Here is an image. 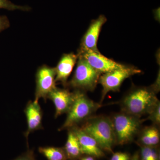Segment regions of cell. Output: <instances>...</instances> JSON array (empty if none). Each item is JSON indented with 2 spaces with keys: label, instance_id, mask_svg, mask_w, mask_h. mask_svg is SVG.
<instances>
[{
  "label": "cell",
  "instance_id": "1",
  "mask_svg": "<svg viewBox=\"0 0 160 160\" xmlns=\"http://www.w3.org/2000/svg\"><path fill=\"white\" fill-rule=\"evenodd\" d=\"M156 93L151 86L133 87L122 101V112L139 118L149 114L159 102Z\"/></svg>",
  "mask_w": 160,
  "mask_h": 160
},
{
  "label": "cell",
  "instance_id": "2",
  "mask_svg": "<svg viewBox=\"0 0 160 160\" xmlns=\"http://www.w3.org/2000/svg\"><path fill=\"white\" fill-rule=\"evenodd\" d=\"M74 92V100L67 112V117L59 130L70 129L83 121L91 118L92 115L102 105L89 99L84 92L76 89Z\"/></svg>",
  "mask_w": 160,
  "mask_h": 160
},
{
  "label": "cell",
  "instance_id": "3",
  "mask_svg": "<svg viewBox=\"0 0 160 160\" xmlns=\"http://www.w3.org/2000/svg\"><path fill=\"white\" fill-rule=\"evenodd\" d=\"M86 121L81 129L93 138L101 149L112 151V146L116 140L111 119L96 117Z\"/></svg>",
  "mask_w": 160,
  "mask_h": 160
},
{
  "label": "cell",
  "instance_id": "4",
  "mask_svg": "<svg viewBox=\"0 0 160 160\" xmlns=\"http://www.w3.org/2000/svg\"><path fill=\"white\" fill-rule=\"evenodd\" d=\"M111 120L115 140L121 145L132 140L139 131L143 122L140 118L123 112L115 115Z\"/></svg>",
  "mask_w": 160,
  "mask_h": 160
},
{
  "label": "cell",
  "instance_id": "5",
  "mask_svg": "<svg viewBox=\"0 0 160 160\" xmlns=\"http://www.w3.org/2000/svg\"><path fill=\"white\" fill-rule=\"evenodd\" d=\"M78 56L76 68L69 86L82 91H93L102 74L92 67L82 57Z\"/></svg>",
  "mask_w": 160,
  "mask_h": 160
},
{
  "label": "cell",
  "instance_id": "6",
  "mask_svg": "<svg viewBox=\"0 0 160 160\" xmlns=\"http://www.w3.org/2000/svg\"><path fill=\"white\" fill-rule=\"evenodd\" d=\"M141 72L142 70L137 67L126 65L122 68L101 75L98 81L102 87L101 102H102L108 92L119 91L121 85L126 79Z\"/></svg>",
  "mask_w": 160,
  "mask_h": 160
},
{
  "label": "cell",
  "instance_id": "7",
  "mask_svg": "<svg viewBox=\"0 0 160 160\" xmlns=\"http://www.w3.org/2000/svg\"><path fill=\"white\" fill-rule=\"evenodd\" d=\"M55 68L43 65L38 69L36 73L35 101L40 98L46 100L48 95L56 87Z\"/></svg>",
  "mask_w": 160,
  "mask_h": 160
},
{
  "label": "cell",
  "instance_id": "8",
  "mask_svg": "<svg viewBox=\"0 0 160 160\" xmlns=\"http://www.w3.org/2000/svg\"><path fill=\"white\" fill-rule=\"evenodd\" d=\"M77 54L83 58L92 67L102 74L122 68L126 65L106 58L101 52L98 53L91 50H78Z\"/></svg>",
  "mask_w": 160,
  "mask_h": 160
},
{
  "label": "cell",
  "instance_id": "9",
  "mask_svg": "<svg viewBox=\"0 0 160 160\" xmlns=\"http://www.w3.org/2000/svg\"><path fill=\"white\" fill-rule=\"evenodd\" d=\"M104 15L101 14L96 19L92 20L86 33L83 35L79 50H91L100 53L98 48V42L102 27L107 22Z\"/></svg>",
  "mask_w": 160,
  "mask_h": 160
},
{
  "label": "cell",
  "instance_id": "10",
  "mask_svg": "<svg viewBox=\"0 0 160 160\" xmlns=\"http://www.w3.org/2000/svg\"><path fill=\"white\" fill-rule=\"evenodd\" d=\"M74 92L56 87L48 95L55 107V118L68 112L74 100Z\"/></svg>",
  "mask_w": 160,
  "mask_h": 160
},
{
  "label": "cell",
  "instance_id": "11",
  "mask_svg": "<svg viewBox=\"0 0 160 160\" xmlns=\"http://www.w3.org/2000/svg\"><path fill=\"white\" fill-rule=\"evenodd\" d=\"M25 112L27 122V130L25 136L27 140L31 132L42 128V112L38 101L29 102L26 105Z\"/></svg>",
  "mask_w": 160,
  "mask_h": 160
},
{
  "label": "cell",
  "instance_id": "12",
  "mask_svg": "<svg viewBox=\"0 0 160 160\" xmlns=\"http://www.w3.org/2000/svg\"><path fill=\"white\" fill-rule=\"evenodd\" d=\"M70 129L73 131L78 138L82 154L84 153L96 157H101L104 155L102 149L96 141L81 128L76 126Z\"/></svg>",
  "mask_w": 160,
  "mask_h": 160
},
{
  "label": "cell",
  "instance_id": "13",
  "mask_svg": "<svg viewBox=\"0 0 160 160\" xmlns=\"http://www.w3.org/2000/svg\"><path fill=\"white\" fill-rule=\"evenodd\" d=\"M78 54L73 53L64 54L55 67L56 82H60L66 86L69 76L77 62Z\"/></svg>",
  "mask_w": 160,
  "mask_h": 160
},
{
  "label": "cell",
  "instance_id": "14",
  "mask_svg": "<svg viewBox=\"0 0 160 160\" xmlns=\"http://www.w3.org/2000/svg\"><path fill=\"white\" fill-rule=\"evenodd\" d=\"M65 151L67 158L72 159L76 158L82 154L78 140L71 129H69Z\"/></svg>",
  "mask_w": 160,
  "mask_h": 160
},
{
  "label": "cell",
  "instance_id": "15",
  "mask_svg": "<svg viewBox=\"0 0 160 160\" xmlns=\"http://www.w3.org/2000/svg\"><path fill=\"white\" fill-rule=\"evenodd\" d=\"M139 139L144 146H156L160 142L159 131L155 126L146 127L141 133Z\"/></svg>",
  "mask_w": 160,
  "mask_h": 160
},
{
  "label": "cell",
  "instance_id": "16",
  "mask_svg": "<svg viewBox=\"0 0 160 160\" xmlns=\"http://www.w3.org/2000/svg\"><path fill=\"white\" fill-rule=\"evenodd\" d=\"M39 152L48 160H66L67 156L66 152L57 147H40Z\"/></svg>",
  "mask_w": 160,
  "mask_h": 160
},
{
  "label": "cell",
  "instance_id": "17",
  "mask_svg": "<svg viewBox=\"0 0 160 160\" xmlns=\"http://www.w3.org/2000/svg\"><path fill=\"white\" fill-rule=\"evenodd\" d=\"M0 9H4L10 11L20 10L23 11H29L31 10L28 6H18L9 0H0Z\"/></svg>",
  "mask_w": 160,
  "mask_h": 160
},
{
  "label": "cell",
  "instance_id": "18",
  "mask_svg": "<svg viewBox=\"0 0 160 160\" xmlns=\"http://www.w3.org/2000/svg\"><path fill=\"white\" fill-rule=\"evenodd\" d=\"M142 160H158L157 152L150 146H144L141 150Z\"/></svg>",
  "mask_w": 160,
  "mask_h": 160
},
{
  "label": "cell",
  "instance_id": "19",
  "mask_svg": "<svg viewBox=\"0 0 160 160\" xmlns=\"http://www.w3.org/2000/svg\"><path fill=\"white\" fill-rule=\"evenodd\" d=\"M147 119L150 120L156 125H159L160 123V103H157L150 112Z\"/></svg>",
  "mask_w": 160,
  "mask_h": 160
},
{
  "label": "cell",
  "instance_id": "20",
  "mask_svg": "<svg viewBox=\"0 0 160 160\" xmlns=\"http://www.w3.org/2000/svg\"><path fill=\"white\" fill-rule=\"evenodd\" d=\"M10 26V23L8 18L6 16H0V32Z\"/></svg>",
  "mask_w": 160,
  "mask_h": 160
},
{
  "label": "cell",
  "instance_id": "21",
  "mask_svg": "<svg viewBox=\"0 0 160 160\" xmlns=\"http://www.w3.org/2000/svg\"><path fill=\"white\" fill-rule=\"evenodd\" d=\"M129 155L127 153L118 152L113 154L111 160H129Z\"/></svg>",
  "mask_w": 160,
  "mask_h": 160
},
{
  "label": "cell",
  "instance_id": "22",
  "mask_svg": "<svg viewBox=\"0 0 160 160\" xmlns=\"http://www.w3.org/2000/svg\"><path fill=\"white\" fill-rule=\"evenodd\" d=\"M14 160H33V154L32 152H29Z\"/></svg>",
  "mask_w": 160,
  "mask_h": 160
},
{
  "label": "cell",
  "instance_id": "23",
  "mask_svg": "<svg viewBox=\"0 0 160 160\" xmlns=\"http://www.w3.org/2000/svg\"><path fill=\"white\" fill-rule=\"evenodd\" d=\"M153 13L154 14L155 18L158 21H159L160 20V8L155 9L153 10Z\"/></svg>",
  "mask_w": 160,
  "mask_h": 160
},
{
  "label": "cell",
  "instance_id": "24",
  "mask_svg": "<svg viewBox=\"0 0 160 160\" xmlns=\"http://www.w3.org/2000/svg\"><path fill=\"white\" fill-rule=\"evenodd\" d=\"M82 160H94V159L92 157H86L82 159Z\"/></svg>",
  "mask_w": 160,
  "mask_h": 160
},
{
  "label": "cell",
  "instance_id": "25",
  "mask_svg": "<svg viewBox=\"0 0 160 160\" xmlns=\"http://www.w3.org/2000/svg\"><path fill=\"white\" fill-rule=\"evenodd\" d=\"M131 160H138V157L137 156H135L134 157L132 158V159Z\"/></svg>",
  "mask_w": 160,
  "mask_h": 160
}]
</instances>
